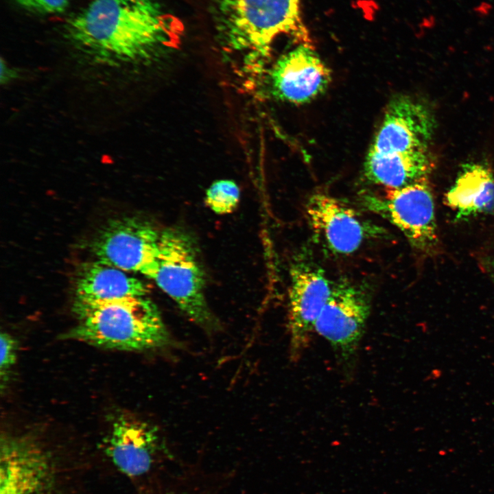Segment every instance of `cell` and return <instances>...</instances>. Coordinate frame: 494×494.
Returning a JSON list of instances; mask_svg holds the SVG:
<instances>
[{
	"label": "cell",
	"mask_w": 494,
	"mask_h": 494,
	"mask_svg": "<svg viewBox=\"0 0 494 494\" xmlns=\"http://www.w3.org/2000/svg\"><path fill=\"white\" fill-rule=\"evenodd\" d=\"M64 32L103 62L147 60L176 40L174 22L156 0H91L67 21Z\"/></svg>",
	"instance_id": "cell-1"
},
{
	"label": "cell",
	"mask_w": 494,
	"mask_h": 494,
	"mask_svg": "<svg viewBox=\"0 0 494 494\" xmlns=\"http://www.w3.org/2000/svg\"><path fill=\"white\" fill-rule=\"evenodd\" d=\"M73 309L78 322L64 338L130 351L158 349L172 342L158 307L146 296L74 302Z\"/></svg>",
	"instance_id": "cell-2"
},
{
	"label": "cell",
	"mask_w": 494,
	"mask_h": 494,
	"mask_svg": "<svg viewBox=\"0 0 494 494\" xmlns=\"http://www.w3.org/2000/svg\"><path fill=\"white\" fill-rule=\"evenodd\" d=\"M148 277L198 325L209 332L220 329L206 299L205 276L196 246L186 232L177 228L161 231L158 254Z\"/></svg>",
	"instance_id": "cell-3"
},
{
	"label": "cell",
	"mask_w": 494,
	"mask_h": 494,
	"mask_svg": "<svg viewBox=\"0 0 494 494\" xmlns=\"http://www.w3.org/2000/svg\"><path fill=\"white\" fill-rule=\"evenodd\" d=\"M300 0H214L215 26L228 47L258 55L268 53L282 34H303Z\"/></svg>",
	"instance_id": "cell-4"
},
{
	"label": "cell",
	"mask_w": 494,
	"mask_h": 494,
	"mask_svg": "<svg viewBox=\"0 0 494 494\" xmlns=\"http://www.w3.org/2000/svg\"><path fill=\"white\" fill-rule=\"evenodd\" d=\"M359 202L397 227L416 250L427 251L437 243L434 200L427 177L401 188H384L380 194L362 192Z\"/></svg>",
	"instance_id": "cell-5"
},
{
	"label": "cell",
	"mask_w": 494,
	"mask_h": 494,
	"mask_svg": "<svg viewBox=\"0 0 494 494\" xmlns=\"http://www.w3.org/2000/svg\"><path fill=\"white\" fill-rule=\"evenodd\" d=\"M370 312L368 294L347 280L333 285L314 331L325 338L343 365L353 362Z\"/></svg>",
	"instance_id": "cell-6"
},
{
	"label": "cell",
	"mask_w": 494,
	"mask_h": 494,
	"mask_svg": "<svg viewBox=\"0 0 494 494\" xmlns=\"http://www.w3.org/2000/svg\"><path fill=\"white\" fill-rule=\"evenodd\" d=\"M305 211L315 240L333 255L353 254L365 242L384 236V228L363 219L352 207L324 192L311 194Z\"/></svg>",
	"instance_id": "cell-7"
},
{
	"label": "cell",
	"mask_w": 494,
	"mask_h": 494,
	"mask_svg": "<svg viewBox=\"0 0 494 494\" xmlns=\"http://www.w3.org/2000/svg\"><path fill=\"white\" fill-rule=\"evenodd\" d=\"M333 285L325 270L312 260L296 257L290 268L288 328L292 359L309 345L314 325L331 296Z\"/></svg>",
	"instance_id": "cell-8"
},
{
	"label": "cell",
	"mask_w": 494,
	"mask_h": 494,
	"mask_svg": "<svg viewBox=\"0 0 494 494\" xmlns=\"http://www.w3.org/2000/svg\"><path fill=\"white\" fill-rule=\"evenodd\" d=\"M161 231L141 219L110 221L93 242L98 260L128 272L148 276L156 260Z\"/></svg>",
	"instance_id": "cell-9"
},
{
	"label": "cell",
	"mask_w": 494,
	"mask_h": 494,
	"mask_svg": "<svg viewBox=\"0 0 494 494\" xmlns=\"http://www.w3.org/2000/svg\"><path fill=\"white\" fill-rule=\"evenodd\" d=\"M331 80L329 67L307 44L281 56L269 73L272 95L296 104L307 103L323 93Z\"/></svg>",
	"instance_id": "cell-10"
},
{
	"label": "cell",
	"mask_w": 494,
	"mask_h": 494,
	"mask_svg": "<svg viewBox=\"0 0 494 494\" xmlns=\"http://www.w3.org/2000/svg\"><path fill=\"white\" fill-rule=\"evenodd\" d=\"M434 121L428 110L406 96L392 99L368 151L402 152L425 149L432 138Z\"/></svg>",
	"instance_id": "cell-11"
},
{
	"label": "cell",
	"mask_w": 494,
	"mask_h": 494,
	"mask_svg": "<svg viewBox=\"0 0 494 494\" xmlns=\"http://www.w3.org/2000/svg\"><path fill=\"white\" fill-rule=\"evenodd\" d=\"M165 450L157 428L126 414L113 421L105 440V452L114 465L130 477L148 473Z\"/></svg>",
	"instance_id": "cell-12"
},
{
	"label": "cell",
	"mask_w": 494,
	"mask_h": 494,
	"mask_svg": "<svg viewBox=\"0 0 494 494\" xmlns=\"http://www.w3.org/2000/svg\"><path fill=\"white\" fill-rule=\"evenodd\" d=\"M44 451L33 439L5 436L1 440V494H37L46 475Z\"/></svg>",
	"instance_id": "cell-13"
},
{
	"label": "cell",
	"mask_w": 494,
	"mask_h": 494,
	"mask_svg": "<svg viewBox=\"0 0 494 494\" xmlns=\"http://www.w3.org/2000/svg\"><path fill=\"white\" fill-rule=\"evenodd\" d=\"M147 285L100 260L82 263L75 279V302L94 303L131 296H147Z\"/></svg>",
	"instance_id": "cell-14"
},
{
	"label": "cell",
	"mask_w": 494,
	"mask_h": 494,
	"mask_svg": "<svg viewBox=\"0 0 494 494\" xmlns=\"http://www.w3.org/2000/svg\"><path fill=\"white\" fill-rule=\"evenodd\" d=\"M433 167V161L425 149L392 153L368 151L364 162L363 174L372 184L397 189L427 177Z\"/></svg>",
	"instance_id": "cell-15"
},
{
	"label": "cell",
	"mask_w": 494,
	"mask_h": 494,
	"mask_svg": "<svg viewBox=\"0 0 494 494\" xmlns=\"http://www.w3.org/2000/svg\"><path fill=\"white\" fill-rule=\"evenodd\" d=\"M445 199L454 210L456 220L493 212L494 177L491 171L481 164H467Z\"/></svg>",
	"instance_id": "cell-16"
},
{
	"label": "cell",
	"mask_w": 494,
	"mask_h": 494,
	"mask_svg": "<svg viewBox=\"0 0 494 494\" xmlns=\"http://www.w3.org/2000/svg\"><path fill=\"white\" fill-rule=\"evenodd\" d=\"M240 197L238 185L231 180H220L213 183L205 195V202L216 214H228L237 207Z\"/></svg>",
	"instance_id": "cell-17"
},
{
	"label": "cell",
	"mask_w": 494,
	"mask_h": 494,
	"mask_svg": "<svg viewBox=\"0 0 494 494\" xmlns=\"http://www.w3.org/2000/svg\"><path fill=\"white\" fill-rule=\"evenodd\" d=\"M0 379L1 388L3 390L10 379L11 370L16 362L18 344L16 340L6 332H1Z\"/></svg>",
	"instance_id": "cell-18"
},
{
	"label": "cell",
	"mask_w": 494,
	"mask_h": 494,
	"mask_svg": "<svg viewBox=\"0 0 494 494\" xmlns=\"http://www.w3.org/2000/svg\"><path fill=\"white\" fill-rule=\"evenodd\" d=\"M22 8L40 14H56L64 12L70 0H14Z\"/></svg>",
	"instance_id": "cell-19"
},
{
	"label": "cell",
	"mask_w": 494,
	"mask_h": 494,
	"mask_svg": "<svg viewBox=\"0 0 494 494\" xmlns=\"http://www.w3.org/2000/svg\"><path fill=\"white\" fill-rule=\"evenodd\" d=\"M17 77V72L13 70L3 60H1V83L8 84Z\"/></svg>",
	"instance_id": "cell-20"
}]
</instances>
